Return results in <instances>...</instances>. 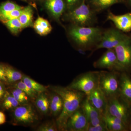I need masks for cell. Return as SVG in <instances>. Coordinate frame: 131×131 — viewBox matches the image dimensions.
<instances>
[{"mask_svg": "<svg viewBox=\"0 0 131 131\" xmlns=\"http://www.w3.org/2000/svg\"><path fill=\"white\" fill-rule=\"evenodd\" d=\"M3 97L2 107L6 110L15 109L19 106L20 105L12 94L6 92Z\"/></svg>", "mask_w": 131, "mask_h": 131, "instance_id": "25", "label": "cell"}, {"mask_svg": "<svg viewBox=\"0 0 131 131\" xmlns=\"http://www.w3.org/2000/svg\"><path fill=\"white\" fill-rule=\"evenodd\" d=\"M12 94L20 105L28 104L30 97L21 90L14 88L12 91Z\"/></svg>", "mask_w": 131, "mask_h": 131, "instance_id": "26", "label": "cell"}, {"mask_svg": "<svg viewBox=\"0 0 131 131\" xmlns=\"http://www.w3.org/2000/svg\"><path fill=\"white\" fill-rule=\"evenodd\" d=\"M81 107L86 116L89 126H95L103 122V115L91 104L87 96L83 101Z\"/></svg>", "mask_w": 131, "mask_h": 131, "instance_id": "12", "label": "cell"}, {"mask_svg": "<svg viewBox=\"0 0 131 131\" xmlns=\"http://www.w3.org/2000/svg\"><path fill=\"white\" fill-rule=\"evenodd\" d=\"M35 100V105L43 114H46L50 108V100L45 92L38 94Z\"/></svg>", "mask_w": 131, "mask_h": 131, "instance_id": "22", "label": "cell"}, {"mask_svg": "<svg viewBox=\"0 0 131 131\" xmlns=\"http://www.w3.org/2000/svg\"><path fill=\"white\" fill-rule=\"evenodd\" d=\"M0 81L1 82H7L5 77L3 65L0 64Z\"/></svg>", "mask_w": 131, "mask_h": 131, "instance_id": "34", "label": "cell"}, {"mask_svg": "<svg viewBox=\"0 0 131 131\" xmlns=\"http://www.w3.org/2000/svg\"><path fill=\"white\" fill-rule=\"evenodd\" d=\"M108 131H125L127 130V126L123 121L106 113L103 115Z\"/></svg>", "mask_w": 131, "mask_h": 131, "instance_id": "17", "label": "cell"}, {"mask_svg": "<svg viewBox=\"0 0 131 131\" xmlns=\"http://www.w3.org/2000/svg\"><path fill=\"white\" fill-rule=\"evenodd\" d=\"M24 7L13 2L7 1L0 5V14L12 12L15 9H21Z\"/></svg>", "mask_w": 131, "mask_h": 131, "instance_id": "29", "label": "cell"}, {"mask_svg": "<svg viewBox=\"0 0 131 131\" xmlns=\"http://www.w3.org/2000/svg\"><path fill=\"white\" fill-rule=\"evenodd\" d=\"M14 88H17L21 90L22 91L25 92L27 95L30 97V98L32 99V100L36 99L38 94H39L38 93H37L36 91H34L32 90L30 88L22 81V80L19 81L18 82H16L15 84Z\"/></svg>", "mask_w": 131, "mask_h": 131, "instance_id": "28", "label": "cell"}, {"mask_svg": "<svg viewBox=\"0 0 131 131\" xmlns=\"http://www.w3.org/2000/svg\"><path fill=\"white\" fill-rule=\"evenodd\" d=\"M65 19L73 25L82 27L94 26L97 21L96 13L90 8L86 0H82L77 6L68 11Z\"/></svg>", "mask_w": 131, "mask_h": 131, "instance_id": "3", "label": "cell"}, {"mask_svg": "<svg viewBox=\"0 0 131 131\" xmlns=\"http://www.w3.org/2000/svg\"><path fill=\"white\" fill-rule=\"evenodd\" d=\"M119 84L120 96L131 106V78L125 72L120 74Z\"/></svg>", "mask_w": 131, "mask_h": 131, "instance_id": "15", "label": "cell"}, {"mask_svg": "<svg viewBox=\"0 0 131 131\" xmlns=\"http://www.w3.org/2000/svg\"><path fill=\"white\" fill-rule=\"evenodd\" d=\"M3 23L9 31L14 34H18L23 29L18 18L13 19Z\"/></svg>", "mask_w": 131, "mask_h": 131, "instance_id": "27", "label": "cell"}, {"mask_svg": "<svg viewBox=\"0 0 131 131\" xmlns=\"http://www.w3.org/2000/svg\"><path fill=\"white\" fill-rule=\"evenodd\" d=\"M100 71H89L82 74L75 78L66 87L84 93L87 95L98 86Z\"/></svg>", "mask_w": 131, "mask_h": 131, "instance_id": "5", "label": "cell"}, {"mask_svg": "<svg viewBox=\"0 0 131 131\" xmlns=\"http://www.w3.org/2000/svg\"><path fill=\"white\" fill-rule=\"evenodd\" d=\"M33 26L35 31L41 36L47 35L52 30V27L49 21L41 17H38Z\"/></svg>", "mask_w": 131, "mask_h": 131, "instance_id": "19", "label": "cell"}, {"mask_svg": "<svg viewBox=\"0 0 131 131\" xmlns=\"http://www.w3.org/2000/svg\"><path fill=\"white\" fill-rule=\"evenodd\" d=\"M13 117L14 122L20 125L32 124L38 118L34 108L28 104L21 105L15 108Z\"/></svg>", "mask_w": 131, "mask_h": 131, "instance_id": "9", "label": "cell"}, {"mask_svg": "<svg viewBox=\"0 0 131 131\" xmlns=\"http://www.w3.org/2000/svg\"><path fill=\"white\" fill-rule=\"evenodd\" d=\"M3 67L7 82H14L21 80L23 75L21 73L8 66L3 65Z\"/></svg>", "mask_w": 131, "mask_h": 131, "instance_id": "23", "label": "cell"}, {"mask_svg": "<svg viewBox=\"0 0 131 131\" xmlns=\"http://www.w3.org/2000/svg\"><path fill=\"white\" fill-rule=\"evenodd\" d=\"M86 96L91 104L102 115L106 113L107 99L99 88H97Z\"/></svg>", "mask_w": 131, "mask_h": 131, "instance_id": "14", "label": "cell"}, {"mask_svg": "<svg viewBox=\"0 0 131 131\" xmlns=\"http://www.w3.org/2000/svg\"><path fill=\"white\" fill-rule=\"evenodd\" d=\"M24 8L0 14V20L4 23L13 19L19 18L22 13Z\"/></svg>", "mask_w": 131, "mask_h": 131, "instance_id": "30", "label": "cell"}, {"mask_svg": "<svg viewBox=\"0 0 131 131\" xmlns=\"http://www.w3.org/2000/svg\"><path fill=\"white\" fill-rule=\"evenodd\" d=\"M50 101V109L52 115L57 116L60 114L63 106V101L62 97L58 94L53 92Z\"/></svg>", "mask_w": 131, "mask_h": 131, "instance_id": "20", "label": "cell"}, {"mask_svg": "<svg viewBox=\"0 0 131 131\" xmlns=\"http://www.w3.org/2000/svg\"><path fill=\"white\" fill-rule=\"evenodd\" d=\"M93 66L98 69L121 71L114 49H107L98 60L94 62Z\"/></svg>", "mask_w": 131, "mask_h": 131, "instance_id": "11", "label": "cell"}, {"mask_svg": "<svg viewBox=\"0 0 131 131\" xmlns=\"http://www.w3.org/2000/svg\"><path fill=\"white\" fill-rule=\"evenodd\" d=\"M120 74L116 71H100L98 88L107 99L119 96Z\"/></svg>", "mask_w": 131, "mask_h": 131, "instance_id": "4", "label": "cell"}, {"mask_svg": "<svg viewBox=\"0 0 131 131\" xmlns=\"http://www.w3.org/2000/svg\"><path fill=\"white\" fill-rule=\"evenodd\" d=\"M21 80L31 89L38 93L46 92L47 90L46 88L43 85L37 82L25 75H23Z\"/></svg>", "mask_w": 131, "mask_h": 131, "instance_id": "24", "label": "cell"}, {"mask_svg": "<svg viewBox=\"0 0 131 131\" xmlns=\"http://www.w3.org/2000/svg\"><path fill=\"white\" fill-rule=\"evenodd\" d=\"M121 72L131 70V37H128L114 48Z\"/></svg>", "mask_w": 131, "mask_h": 131, "instance_id": "8", "label": "cell"}, {"mask_svg": "<svg viewBox=\"0 0 131 131\" xmlns=\"http://www.w3.org/2000/svg\"><path fill=\"white\" fill-rule=\"evenodd\" d=\"M106 20L112 21L117 29L123 32L131 31V13L116 15L109 12Z\"/></svg>", "mask_w": 131, "mask_h": 131, "instance_id": "13", "label": "cell"}, {"mask_svg": "<svg viewBox=\"0 0 131 131\" xmlns=\"http://www.w3.org/2000/svg\"><path fill=\"white\" fill-rule=\"evenodd\" d=\"M6 122V117L4 113L0 111V125L4 124Z\"/></svg>", "mask_w": 131, "mask_h": 131, "instance_id": "36", "label": "cell"}, {"mask_svg": "<svg viewBox=\"0 0 131 131\" xmlns=\"http://www.w3.org/2000/svg\"><path fill=\"white\" fill-rule=\"evenodd\" d=\"M123 1V0H88L87 3L93 11L97 13Z\"/></svg>", "mask_w": 131, "mask_h": 131, "instance_id": "18", "label": "cell"}, {"mask_svg": "<svg viewBox=\"0 0 131 131\" xmlns=\"http://www.w3.org/2000/svg\"><path fill=\"white\" fill-rule=\"evenodd\" d=\"M22 1H24L26 2H28V0H22Z\"/></svg>", "mask_w": 131, "mask_h": 131, "instance_id": "40", "label": "cell"}, {"mask_svg": "<svg viewBox=\"0 0 131 131\" xmlns=\"http://www.w3.org/2000/svg\"><path fill=\"white\" fill-rule=\"evenodd\" d=\"M82 0H65L68 11H71L77 6Z\"/></svg>", "mask_w": 131, "mask_h": 131, "instance_id": "33", "label": "cell"}, {"mask_svg": "<svg viewBox=\"0 0 131 131\" xmlns=\"http://www.w3.org/2000/svg\"><path fill=\"white\" fill-rule=\"evenodd\" d=\"M33 13L32 7L30 5L24 7L18 18L23 28L31 26L33 25Z\"/></svg>", "mask_w": 131, "mask_h": 131, "instance_id": "21", "label": "cell"}, {"mask_svg": "<svg viewBox=\"0 0 131 131\" xmlns=\"http://www.w3.org/2000/svg\"><path fill=\"white\" fill-rule=\"evenodd\" d=\"M103 30L95 27H82L72 24L68 34L78 48L85 51L93 50L100 43Z\"/></svg>", "mask_w": 131, "mask_h": 131, "instance_id": "2", "label": "cell"}, {"mask_svg": "<svg viewBox=\"0 0 131 131\" xmlns=\"http://www.w3.org/2000/svg\"><path fill=\"white\" fill-rule=\"evenodd\" d=\"M87 131H108L105 122L103 120V122L95 126H89Z\"/></svg>", "mask_w": 131, "mask_h": 131, "instance_id": "32", "label": "cell"}, {"mask_svg": "<svg viewBox=\"0 0 131 131\" xmlns=\"http://www.w3.org/2000/svg\"><path fill=\"white\" fill-rule=\"evenodd\" d=\"M57 124L50 122L43 124L39 127L37 130L38 131H57Z\"/></svg>", "mask_w": 131, "mask_h": 131, "instance_id": "31", "label": "cell"}, {"mask_svg": "<svg viewBox=\"0 0 131 131\" xmlns=\"http://www.w3.org/2000/svg\"><path fill=\"white\" fill-rule=\"evenodd\" d=\"M119 96L107 99L106 112L108 114L123 121L128 126L129 106Z\"/></svg>", "mask_w": 131, "mask_h": 131, "instance_id": "7", "label": "cell"}, {"mask_svg": "<svg viewBox=\"0 0 131 131\" xmlns=\"http://www.w3.org/2000/svg\"><path fill=\"white\" fill-rule=\"evenodd\" d=\"M128 36L116 28H108L103 31L101 41L93 51L101 49H114Z\"/></svg>", "mask_w": 131, "mask_h": 131, "instance_id": "6", "label": "cell"}, {"mask_svg": "<svg viewBox=\"0 0 131 131\" xmlns=\"http://www.w3.org/2000/svg\"><path fill=\"white\" fill-rule=\"evenodd\" d=\"M77 50L78 52L81 55H85L86 54V51L83 49H81V48H78Z\"/></svg>", "mask_w": 131, "mask_h": 131, "instance_id": "37", "label": "cell"}, {"mask_svg": "<svg viewBox=\"0 0 131 131\" xmlns=\"http://www.w3.org/2000/svg\"><path fill=\"white\" fill-rule=\"evenodd\" d=\"M89 123L81 107L78 108L69 118L65 131H87Z\"/></svg>", "mask_w": 131, "mask_h": 131, "instance_id": "10", "label": "cell"}, {"mask_svg": "<svg viewBox=\"0 0 131 131\" xmlns=\"http://www.w3.org/2000/svg\"><path fill=\"white\" fill-rule=\"evenodd\" d=\"M0 81V100L5 95V88Z\"/></svg>", "mask_w": 131, "mask_h": 131, "instance_id": "35", "label": "cell"}, {"mask_svg": "<svg viewBox=\"0 0 131 131\" xmlns=\"http://www.w3.org/2000/svg\"><path fill=\"white\" fill-rule=\"evenodd\" d=\"M130 115H131V117H130V129L131 130V113H130Z\"/></svg>", "mask_w": 131, "mask_h": 131, "instance_id": "39", "label": "cell"}, {"mask_svg": "<svg viewBox=\"0 0 131 131\" xmlns=\"http://www.w3.org/2000/svg\"><path fill=\"white\" fill-rule=\"evenodd\" d=\"M50 89L61 96L63 101L62 110L56 120L58 129L65 131L69 118L81 106L86 95L80 91L59 86H51Z\"/></svg>", "mask_w": 131, "mask_h": 131, "instance_id": "1", "label": "cell"}, {"mask_svg": "<svg viewBox=\"0 0 131 131\" xmlns=\"http://www.w3.org/2000/svg\"><path fill=\"white\" fill-rule=\"evenodd\" d=\"M127 2L129 5L131 6V0H127Z\"/></svg>", "mask_w": 131, "mask_h": 131, "instance_id": "38", "label": "cell"}, {"mask_svg": "<svg viewBox=\"0 0 131 131\" xmlns=\"http://www.w3.org/2000/svg\"><path fill=\"white\" fill-rule=\"evenodd\" d=\"M45 6L57 21L60 18L67 9L65 0H45Z\"/></svg>", "mask_w": 131, "mask_h": 131, "instance_id": "16", "label": "cell"}]
</instances>
